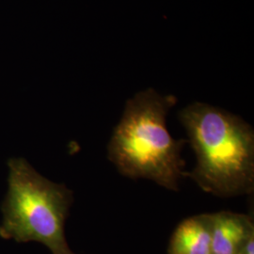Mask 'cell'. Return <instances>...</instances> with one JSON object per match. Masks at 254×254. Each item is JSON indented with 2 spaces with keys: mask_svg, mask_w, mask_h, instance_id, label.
I'll list each match as a JSON object with an SVG mask.
<instances>
[{
  "mask_svg": "<svg viewBox=\"0 0 254 254\" xmlns=\"http://www.w3.org/2000/svg\"><path fill=\"white\" fill-rule=\"evenodd\" d=\"M169 254H212L211 215L187 218L174 231Z\"/></svg>",
  "mask_w": 254,
  "mask_h": 254,
  "instance_id": "5",
  "label": "cell"
},
{
  "mask_svg": "<svg viewBox=\"0 0 254 254\" xmlns=\"http://www.w3.org/2000/svg\"><path fill=\"white\" fill-rule=\"evenodd\" d=\"M197 164L190 176L200 189L219 197L249 194L254 187V134L236 115L203 103L179 113Z\"/></svg>",
  "mask_w": 254,
  "mask_h": 254,
  "instance_id": "1",
  "label": "cell"
},
{
  "mask_svg": "<svg viewBox=\"0 0 254 254\" xmlns=\"http://www.w3.org/2000/svg\"><path fill=\"white\" fill-rule=\"evenodd\" d=\"M73 254V253H72V252H71V253H69V254Z\"/></svg>",
  "mask_w": 254,
  "mask_h": 254,
  "instance_id": "7",
  "label": "cell"
},
{
  "mask_svg": "<svg viewBox=\"0 0 254 254\" xmlns=\"http://www.w3.org/2000/svg\"><path fill=\"white\" fill-rule=\"evenodd\" d=\"M210 215L212 254H238L247 238L254 233L251 218L226 211Z\"/></svg>",
  "mask_w": 254,
  "mask_h": 254,
  "instance_id": "4",
  "label": "cell"
},
{
  "mask_svg": "<svg viewBox=\"0 0 254 254\" xmlns=\"http://www.w3.org/2000/svg\"><path fill=\"white\" fill-rule=\"evenodd\" d=\"M174 95L149 89L127 101L123 117L109 143V158L129 178H145L170 190H178L187 173L181 152L185 139H174L166 126Z\"/></svg>",
  "mask_w": 254,
  "mask_h": 254,
  "instance_id": "2",
  "label": "cell"
},
{
  "mask_svg": "<svg viewBox=\"0 0 254 254\" xmlns=\"http://www.w3.org/2000/svg\"><path fill=\"white\" fill-rule=\"evenodd\" d=\"M72 200V192L64 185L47 180L25 159L12 158L0 236L19 243L38 242L53 254H68L64 224Z\"/></svg>",
  "mask_w": 254,
  "mask_h": 254,
  "instance_id": "3",
  "label": "cell"
},
{
  "mask_svg": "<svg viewBox=\"0 0 254 254\" xmlns=\"http://www.w3.org/2000/svg\"><path fill=\"white\" fill-rule=\"evenodd\" d=\"M238 254H254V233L247 238Z\"/></svg>",
  "mask_w": 254,
  "mask_h": 254,
  "instance_id": "6",
  "label": "cell"
}]
</instances>
